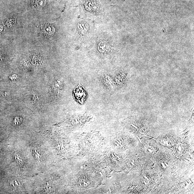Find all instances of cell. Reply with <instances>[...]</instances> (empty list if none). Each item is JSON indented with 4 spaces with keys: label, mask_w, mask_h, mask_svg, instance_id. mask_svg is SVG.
I'll return each mask as SVG.
<instances>
[{
    "label": "cell",
    "mask_w": 194,
    "mask_h": 194,
    "mask_svg": "<svg viewBox=\"0 0 194 194\" xmlns=\"http://www.w3.org/2000/svg\"><path fill=\"white\" fill-rule=\"evenodd\" d=\"M84 4L86 9L91 11L98 10L100 8L98 3L96 0H82Z\"/></svg>",
    "instance_id": "obj_1"
},
{
    "label": "cell",
    "mask_w": 194,
    "mask_h": 194,
    "mask_svg": "<svg viewBox=\"0 0 194 194\" xmlns=\"http://www.w3.org/2000/svg\"><path fill=\"white\" fill-rule=\"evenodd\" d=\"M35 2L37 6H43L45 4L46 1L45 0H35Z\"/></svg>",
    "instance_id": "obj_3"
},
{
    "label": "cell",
    "mask_w": 194,
    "mask_h": 194,
    "mask_svg": "<svg viewBox=\"0 0 194 194\" xmlns=\"http://www.w3.org/2000/svg\"><path fill=\"white\" fill-rule=\"evenodd\" d=\"M137 137V138H138V140H139L140 142L142 143V142L141 141V139H140V138L138 137V136Z\"/></svg>",
    "instance_id": "obj_6"
},
{
    "label": "cell",
    "mask_w": 194,
    "mask_h": 194,
    "mask_svg": "<svg viewBox=\"0 0 194 194\" xmlns=\"http://www.w3.org/2000/svg\"><path fill=\"white\" fill-rule=\"evenodd\" d=\"M112 156H113L114 157H115V156L113 154H112Z\"/></svg>",
    "instance_id": "obj_10"
},
{
    "label": "cell",
    "mask_w": 194,
    "mask_h": 194,
    "mask_svg": "<svg viewBox=\"0 0 194 194\" xmlns=\"http://www.w3.org/2000/svg\"><path fill=\"white\" fill-rule=\"evenodd\" d=\"M140 135V136H145V137H149V138H152V139L154 140H156V139H155V138H154L151 137H150V136H146V135Z\"/></svg>",
    "instance_id": "obj_5"
},
{
    "label": "cell",
    "mask_w": 194,
    "mask_h": 194,
    "mask_svg": "<svg viewBox=\"0 0 194 194\" xmlns=\"http://www.w3.org/2000/svg\"><path fill=\"white\" fill-rule=\"evenodd\" d=\"M117 142H118V143H119V144H120V143H119V142L118 141H117Z\"/></svg>",
    "instance_id": "obj_8"
},
{
    "label": "cell",
    "mask_w": 194,
    "mask_h": 194,
    "mask_svg": "<svg viewBox=\"0 0 194 194\" xmlns=\"http://www.w3.org/2000/svg\"><path fill=\"white\" fill-rule=\"evenodd\" d=\"M45 33L49 35H51V34H53L54 32V30L53 27L50 26L45 27Z\"/></svg>",
    "instance_id": "obj_2"
},
{
    "label": "cell",
    "mask_w": 194,
    "mask_h": 194,
    "mask_svg": "<svg viewBox=\"0 0 194 194\" xmlns=\"http://www.w3.org/2000/svg\"><path fill=\"white\" fill-rule=\"evenodd\" d=\"M165 164H166V165L168 166V165L167 164V163H166Z\"/></svg>",
    "instance_id": "obj_13"
},
{
    "label": "cell",
    "mask_w": 194,
    "mask_h": 194,
    "mask_svg": "<svg viewBox=\"0 0 194 194\" xmlns=\"http://www.w3.org/2000/svg\"><path fill=\"white\" fill-rule=\"evenodd\" d=\"M131 164H132L133 165H135V164H133V163H131Z\"/></svg>",
    "instance_id": "obj_9"
},
{
    "label": "cell",
    "mask_w": 194,
    "mask_h": 194,
    "mask_svg": "<svg viewBox=\"0 0 194 194\" xmlns=\"http://www.w3.org/2000/svg\"><path fill=\"white\" fill-rule=\"evenodd\" d=\"M144 183H145V185H146V182H144Z\"/></svg>",
    "instance_id": "obj_14"
},
{
    "label": "cell",
    "mask_w": 194,
    "mask_h": 194,
    "mask_svg": "<svg viewBox=\"0 0 194 194\" xmlns=\"http://www.w3.org/2000/svg\"><path fill=\"white\" fill-rule=\"evenodd\" d=\"M117 157H118V159H120V158L118 157V156H117Z\"/></svg>",
    "instance_id": "obj_12"
},
{
    "label": "cell",
    "mask_w": 194,
    "mask_h": 194,
    "mask_svg": "<svg viewBox=\"0 0 194 194\" xmlns=\"http://www.w3.org/2000/svg\"><path fill=\"white\" fill-rule=\"evenodd\" d=\"M115 156H116V157H117V156H117V155H116L115 154Z\"/></svg>",
    "instance_id": "obj_11"
},
{
    "label": "cell",
    "mask_w": 194,
    "mask_h": 194,
    "mask_svg": "<svg viewBox=\"0 0 194 194\" xmlns=\"http://www.w3.org/2000/svg\"><path fill=\"white\" fill-rule=\"evenodd\" d=\"M131 125H132V126H133V127H134L136 129H138V128L137 127H136V126H135V125H134L133 124H131Z\"/></svg>",
    "instance_id": "obj_7"
},
{
    "label": "cell",
    "mask_w": 194,
    "mask_h": 194,
    "mask_svg": "<svg viewBox=\"0 0 194 194\" xmlns=\"http://www.w3.org/2000/svg\"><path fill=\"white\" fill-rule=\"evenodd\" d=\"M80 25H79V30H80L81 32L84 33V32H85V30H87V28H86L85 26L86 25H84L85 24H79Z\"/></svg>",
    "instance_id": "obj_4"
}]
</instances>
